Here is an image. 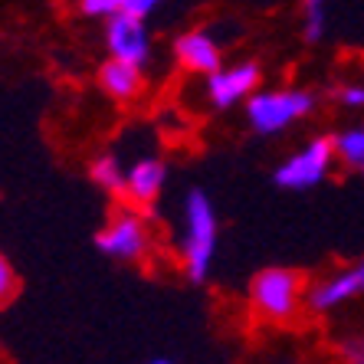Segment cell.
I'll return each instance as SVG.
<instances>
[{
  "mask_svg": "<svg viewBox=\"0 0 364 364\" xmlns=\"http://www.w3.org/2000/svg\"><path fill=\"white\" fill-rule=\"evenodd\" d=\"M217 250V213L203 191L187 194V240H184V269L194 282H203Z\"/></svg>",
  "mask_w": 364,
  "mask_h": 364,
  "instance_id": "obj_1",
  "label": "cell"
},
{
  "mask_svg": "<svg viewBox=\"0 0 364 364\" xmlns=\"http://www.w3.org/2000/svg\"><path fill=\"white\" fill-rule=\"evenodd\" d=\"M299 292H302L299 272L279 269V266L256 272L253 286H250L253 309L269 322H289L299 312Z\"/></svg>",
  "mask_w": 364,
  "mask_h": 364,
  "instance_id": "obj_2",
  "label": "cell"
},
{
  "mask_svg": "<svg viewBox=\"0 0 364 364\" xmlns=\"http://www.w3.org/2000/svg\"><path fill=\"white\" fill-rule=\"evenodd\" d=\"M315 109V95L305 92V89H289V92H259L250 99L246 105V115H250V125L259 132V135H276L286 125H292L296 119L309 115Z\"/></svg>",
  "mask_w": 364,
  "mask_h": 364,
  "instance_id": "obj_3",
  "label": "cell"
},
{
  "mask_svg": "<svg viewBox=\"0 0 364 364\" xmlns=\"http://www.w3.org/2000/svg\"><path fill=\"white\" fill-rule=\"evenodd\" d=\"M331 154H335V141L315 138V141L305 144L296 158H289L286 164H279L272 181L279 187H289V191H309V187H315L325 178V171L331 164Z\"/></svg>",
  "mask_w": 364,
  "mask_h": 364,
  "instance_id": "obj_4",
  "label": "cell"
},
{
  "mask_svg": "<svg viewBox=\"0 0 364 364\" xmlns=\"http://www.w3.org/2000/svg\"><path fill=\"white\" fill-rule=\"evenodd\" d=\"M105 40H109V50H112V60L128 63V66H144L148 60V30L141 26V20L128 17V14H119V17L109 20V30H105Z\"/></svg>",
  "mask_w": 364,
  "mask_h": 364,
  "instance_id": "obj_5",
  "label": "cell"
},
{
  "mask_svg": "<svg viewBox=\"0 0 364 364\" xmlns=\"http://www.w3.org/2000/svg\"><path fill=\"white\" fill-rule=\"evenodd\" d=\"M95 246L112 259H138L148 246V233H144V223L135 213H122L105 233L95 237Z\"/></svg>",
  "mask_w": 364,
  "mask_h": 364,
  "instance_id": "obj_6",
  "label": "cell"
},
{
  "mask_svg": "<svg viewBox=\"0 0 364 364\" xmlns=\"http://www.w3.org/2000/svg\"><path fill=\"white\" fill-rule=\"evenodd\" d=\"M361 292H364V259L358 266H348V269L328 276L325 282H318L309 292V305L315 312H331V309H338L341 302L361 296Z\"/></svg>",
  "mask_w": 364,
  "mask_h": 364,
  "instance_id": "obj_7",
  "label": "cell"
},
{
  "mask_svg": "<svg viewBox=\"0 0 364 364\" xmlns=\"http://www.w3.org/2000/svg\"><path fill=\"white\" fill-rule=\"evenodd\" d=\"M259 82V66L256 63H240L233 69H220L207 76V92L217 109H230L237 99H243L246 92H253V85Z\"/></svg>",
  "mask_w": 364,
  "mask_h": 364,
  "instance_id": "obj_8",
  "label": "cell"
},
{
  "mask_svg": "<svg viewBox=\"0 0 364 364\" xmlns=\"http://www.w3.org/2000/svg\"><path fill=\"white\" fill-rule=\"evenodd\" d=\"M174 53L187 69L194 73H220V50L207 33H184L174 43Z\"/></svg>",
  "mask_w": 364,
  "mask_h": 364,
  "instance_id": "obj_9",
  "label": "cell"
},
{
  "mask_svg": "<svg viewBox=\"0 0 364 364\" xmlns=\"http://www.w3.org/2000/svg\"><path fill=\"white\" fill-rule=\"evenodd\" d=\"M99 82L112 99H122V102L135 99L138 89H141V69L128 66V63H119V60H109L99 69Z\"/></svg>",
  "mask_w": 364,
  "mask_h": 364,
  "instance_id": "obj_10",
  "label": "cell"
},
{
  "mask_svg": "<svg viewBox=\"0 0 364 364\" xmlns=\"http://www.w3.org/2000/svg\"><path fill=\"white\" fill-rule=\"evenodd\" d=\"M164 178H168L164 164L154 161V158H144V161H138L135 168L128 171V194L135 197L138 203H151L154 197L161 194Z\"/></svg>",
  "mask_w": 364,
  "mask_h": 364,
  "instance_id": "obj_11",
  "label": "cell"
},
{
  "mask_svg": "<svg viewBox=\"0 0 364 364\" xmlns=\"http://www.w3.org/2000/svg\"><path fill=\"white\" fill-rule=\"evenodd\" d=\"M92 181L99 187H105V191H112V194L128 191V174L122 171V164H119L115 154H102L99 161L92 164Z\"/></svg>",
  "mask_w": 364,
  "mask_h": 364,
  "instance_id": "obj_12",
  "label": "cell"
},
{
  "mask_svg": "<svg viewBox=\"0 0 364 364\" xmlns=\"http://www.w3.org/2000/svg\"><path fill=\"white\" fill-rule=\"evenodd\" d=\"M335 151L341 154V161L348 168H355L364 174V128H355V132H341L335 138Z\"/></svg>",
  "mask_w": 364,
  "mask_h": 364,
  "instance_id": "obj_13",
  "label": "cell"
},
{
  "mask_svg": "<svg viewBox=\"0 0 364 364\" xmlns=\"http://www.w3.org/2000/svg\"><path fill=\"white\" fill-rule=\"evenodd\" d=\"M325 33V0H305V40L315 43Z\"/></svg>",
  "mask_w": 364,
  "mask_h": 364,
  "instance_id": "obj_14",
  "label": "cell"
},
{
  "mask_svg": "<svg viewBox=\"0 0 364 364\" xmlns=\"http://www.w3.org/2000/svg\"><path fill=\"white\" fill-rule=\"evenodd\" d=\"M79 4L92 17H119L122 14V0H79Z\"/></svg>",
  "mask_w": 364,
  "mask_h": 364,
  "instance_id": "obj_15",
  "label": "cell"
},
{
  "mask_svg": "<svg viewBox=\"0 0 364 364\" xmlns=\"http://www.w3.org/2000/svg\"><path fill=\"white\" fill-rule=\"evenodd\" d=\"M14 292H17V276H14V269H10L7 256L0 253V305L10 302V299H14Z\"/></svg>",
  "mask_w": 364,
  "mask_h": 364,
  "instance_id": "obj_16",
  "label": "cell"
},
{
  "mask_svg": "<svg viewBox=\"0 0 364 364\" xmlns=\"http://www.w3.org/2000/svg\"><path fill=\"white\" fill-rule=\"evenodd\" d=\"M341 361L345 364H364V335L341 341Z\"/></svg>",
  "mask_w": 364,
  "mask_h": 364,
  "instance_id": "obj_17",
  "label": "cell"
},
{
  "mask_svg": "<svg viewBox=\"0 0 364 364\" xmlns=\"http://www.w3.org/2000/svg\"><path fill=\"white\" fill-rule=\"evenodd\" d=\"M158 4H161V0H122V14L141 20V17H148V14H151Z\"/></svg>",
  "mask_w": 364,
  "mask_h": 364,
  "instance_id": "obj_18",
  "label": "cell"
},
{
  "mask_svg": "<svg viewBox=\"0 0 364 364\" xmlns=\"http://www.w3.org/2000/svg\"><path fill=\"white\" fill-rule=\"evenodd\" d=\"M338 99L345 105H351V109H358V105H364V85H345L338 92Z\"/></svg>",
  "mask_w": 364,
  "mask_h": 364,
  "instance_id": "obj_19",
  "label": "cell"
},
{
  "mask_svg": "<svg viewBox=\"0 0 364 364\" xmlns=\"http://www.w3.org/2000/svg\"><path fill=\"white\" fill-rule=\"evenodd\" d=\"M148 364H174V361H168V358H158V361H148Z\"/></svg>",
  "mask_w": 364,
  "mask_h": 364,
  "instance_id": "obj_20",
  "label": "cell"
}]
</instances>
